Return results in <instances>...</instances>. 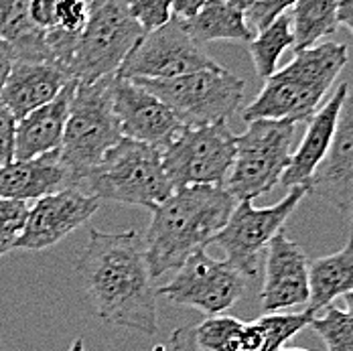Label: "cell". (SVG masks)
<instances>
[{
	"label": "cell",
	"instance_id": "f1b7e54d",
	"mask_svg": "<svg viewBox=\"0 0 353 351\" xmlns=\"http://www.w3.org/2000/svg\"><path fill=\"white\" fill-rule=\"evenodd\" d=\"M29 205L17 199H0V258L14 250L25 221H27Z\"/></svg>",
	"mask_w": 353,
	"mask_h": 351
},
{
	"label": "cell",
	"instance_id": "ffe728a7",
	"mask_svg": "<svg viewBox=\"0 0 353 351\" xmlns=\"http://www.w3.org/2000/svg\"><path fill=\"white\" fill-rule=\"evenodd\" d=\"M75 187L70 173L59 163L57 150L29 161H10L0 165V199L29 201L43 195Z\"/></svg>",
	"mask_w": 353,
	"mask_h": 351
},
{
	"label": "cell",
	"instance_id": "7c38bea8",
	"mask_svg": "<svg viewBox=\"0 0 353 351\" xmlns=\"http://www.w3.org/2000/svg\"><path fill=\"white\" fill-rule=\"evenodd\" d=\"M213 68H219V63H215L187 33L183 21L173 17L167 25L141 37L116 75L130 79H171Z\"/></svg>",
	"mask_w": 353,
	"mask_h": 351
},
{
	"label": "cell",
	"instance_id": "ba28073f",
	"mask_svg": "<svg viewBox=\"0 0 353 351\" xmlns=\"http://www.w3.org/2000/svg\"><path fill=\"white\" fill-rule=\"evenodd\" d=\"M296 124L288 120H252L236 134V154L223 189L236 201H254L281 183L292 154Z\"/></svg>",
	"mask_w": 353,
	"mask_h": 351
},
{
	"label": "cell",
	"instance_id": "52a82bcc",
	"mask_svg": "<svg viewBox=\"0 0 353 351\" xmlns=\"http://www.w3.org/2000/svg\"><path fill=\"white\" fill-rule=\"evenodd\" d=\"M134 81L167 106L183 126H205L228 122L244 100L246 81L232 71L219 68L199 70L171 79Z\"/></svg>",
	"mask_w": 353,
	"mask_h": 351
},
{
	"label": "cell",
	"instance_id": "3957f363",
	"mask_svg": "<svg viewBox=\"0 0 353 351\" xmlns=\"http://www.w3.org/2000/svg\"><path fill=\"white\" fill-rule=\"evenodd\" d=\"M350 59L345 43L325 41L296 51L294 59L274 71L260 94L242 110V118L252 120H288L309 122L321 108L323 98L333 88Z\"/></svg>",
	"mask_w": 353,
	"mask_h": 351
},
{
	"label": "cell",
	"instance_id": "277c9868",
	"mask_svg": "<svg viewBox=\"0 0 353 351\" xmlns=\"http://www.w3.org/2000/svg\"><path fill=\"white\" fill-rule=\"evenodd\" d=\"M81 185H88L92 195L100 201L150 211L173 193L163 169L161 150L126 137L108 150Z\"/></svg>",
	"mask_w": 353,
	"mask_h": 351
},
{
	"label": "cell",
	"instance_id": "74e56055",
	"mask_svg": "<svg viewBox=\"0 0 353 351\" xmlns=\"http://www.w3.org/2000/svg\"><path fill=\"white\" fill-rule=\"evenodd\" d=\"M337 25H343L347 31H353V0L337 2Z\"/></svg>",
	"mask_w": 353,
	"mask_h": 351
},
{
	"label": "cell",
	"instance_id": "7a4b0ae2",
	"mask_svg": "<svg viewBox=\"0 0 353 351\" xmlns=\"http://www.w3.org/2000/svg\"><path fill=\"white\" fill-rule=\"evenodd\" d=\"M236 203L223 185L183 187L159 203L142 238L150 279L179 270L191 254L205 250L225 225Z\"/></svg>",
	"mask_w": 353,
	"mask_h": 351
},
{
	"label": "cell",
	"instance_id": "836d02e7",
	"mask_svg": "<svg viewBox=\"0 0 353 351\" xmlns=\"http://www.w3.org/2000/svg\"><path fill=\"white\" fill-rule=\"evenodd\" d=\"M14 132L17 120L6 106L0 104V165L14 161Z\"/></svg>",
	"mask_w": 353,
	"mask_h": 351
},
{
	"label": "cell",
	"instance_id": "d6986e66",
	"mask_svg": "<svg viewBox=\"0 0 353 351\" xmlns=\"http://www.w3.org/2000/svg\"><path fill=\"white\" fill-rule=\"evenodd\" d=\"M77 81L71 79L65 88L45 106L29 112L17 122L14 132V159L29 161L47 152H55L65 130L71 98Z\"/></svg>",
	"mask_w": 353,
	"mask_h": 351
},
{
	"label": "cell",
	"instance_id": "d590c367",
	"mask_svg": "<svg viewBox=\"0 0 353 351\" xmlns=\"http://www.w3.org/2000/svg\"><path fill=\"white\" fill-rule=\"evenodd\" d=\"M208 0H171V12L179 21H189L193 19Z\"/></svg>",
	"mask_w": 353,
	"mask_h": 351
},
{
	"label": "cell",
	"instance_id": "603a6c76",
	"mask_svg": "<svg viewBox=\"0 0 353 351\" xmlns=\"http://www.w3.org/2000/svg\"><path fill=\"white\" fill-rule=\"evenodd\" d=\"M187 33L199 45L213 41H238L250 43L254 33L246 25V17L240 8L225 0H208L205 6L189 21H183Z\"/></svg>",
	"mask_w": 353,
	"mask_h": 351
},
{
	"label": "cell",
	"instance_id": "4dcf8cb0",
	"mask_svg": "<svg viewBox=\"0 0 353 351\" xmlns=\"http://www.w3.org/2000/svg\"><path fill=\"white\" fill-rule=\"evenodd\" d=\"M294 0H254L252 6L244 12L246 25L256 35L262 29H266L272 21L283 17L286 10H290Z\"/></svg>",
	"mask_w": 353,
	"mask_h": 351
},
{
	"label": "cell",
	"instance_id": "9c48e42d",
	"mask_svg": "<svg viewBox=\"0 0 353 351\" xmlns=\"http://www.w3.org/2000/svg\"><path fill=\"white\" fill-rule=\"evenodd\" d=\"M236 154V134L228 122L183 126L161 150L173 191L193 185H223Z\"/></svg>",
	"mask_w": 353,
	"mask_h": 351
},
{
	"label": "cell",
	"instance_id": "e0dca14e",
	"mask_svg": "<svg viewBox=\"0 0 353 351\" xmlns=\"http://www.w3.org/2000/svg\"><path fill=\"white\" fill-rule=\"evenodd\" d=\"M350 98V83L343 81L337 86V90L333 92V96L321 104L315 116L307 122V130L305 137L299 144V148L290 154L288 167L284 169L281 183L284 187H305L307 191V183L313 175V171L317 169V165L323 161L329 144L333 141V134L337 130V122H339V114L341 108L345 104V100Z\"/></svg>",
	"mask_w": 353,
	"mask_h": 351
},
{
	"label": "cell",
	"instance_id": "44dd1931",
	"mask_svg": "<svg viewBox=\"0 0 353 351\" xmlns=\"http://www.w3.org/2000/svg\"><path fill=\"white\" fill-rule=\"evenodd\" d=\"M353 288V244L345 242L335 254L309 262V303L307 309L321 313L339 297H350Z\"/></svg>",
	"mask_w": 353,
	"mask_h": 351
},
{
	"label": "cell",
	"instance_id": "b9f144b4",
	"mask_svg": "<svg viewBox=\"0 0 353 351\" xmlns=\"http://www.w3.org/2000/svg\"><path fill=\"white\" fill-rule=\"evenodd\" d=\"M88 2H90V0H88Z\"/></svg>",
	"mask_w": 353,
	"mask_h": 351
},
{
	"label": "cell",
	"instance_id": "9a60e30c",
	"mask_svg": "<svg viewBox=\"0 0 353 351\" xmlns=\"http://www.w3.org/2000/svg\"><path fill=\"white\" fill-rule=\"evenodd\" d=\"M264 270L260 292L264 313H281L309 303V258L284 232H279L266 246Z\"/></svg>",
	"mask_w": 353,
	"mask_h": 351
},
{
	"label": "cell",
	"instance_id": "d4e9b609",
	"mask_svg": "<svg viewBox=\"0 0 353 351\" xmlns=\"http://www.w3.org/2000/svg\"><path fill=\"white\" fill-rule=\"evenodd\" d=\"M292 43H294L292 21H290V14L284 12L283 17L272 21L266 29L256 33L248 43L256 73L262 79H268L276 71V63L281 55L288 47H292Z\"/></svg>",
	"mask_w": 353,
	"mask_h": 351
},
{
	"label": "cell",
	"instance_id": "ab89813d",
	"mask_svg": "<svg viewBox=\"0 0 353 351\" xmlns=\"http://www.w3.org/2000/svg\"><path fill=\"white\" fill-rule=\"evenodd\" d=\"M68 351H83V339H81V337H77V339L71 343L70 350Z\"/></svg>",
	"mask_w": 353,
	"mask_h": 351
},
{
	"label": "cell",
	"instance_id": "e575fe53",
	"mask_svg": "<svg viewBox=\"0 0 353 351\" xmlns=\"http://www.w3.org/2000/svg\"><path fill=\"white\" fill-rule=\"evenodd\" d=\"M154 351H201L195 343V335H193V327L185 325L175 329L169 339L163 345H157Z\"/></svg>",
	"mask_w": 353,
	"mask_h": 351
},
{
	"label": "cell",
	"instance_id": "60d3db41",
	"mask_svg": "<svg viewBox=\"0 0 353 351\" xmlns=\"http://www.w3.org/2000/svg\"><path fill=\"white\" fill-rule=\"evenodd\" d=\"M279 351H309V350H301V348H281Z\"/></svg>",
	"mask_w": 353,
	"mask_h": 351
},
{
	"label": "cell",
	"instance_id": "30bf717a",
	"mask_svg": "<svg viewBox=\"0 0 353 351\" xmlns=\"http://www.w3.org/2000/svg\"><path fill=\"white\" fill-rule=\"evenodd\" d=\"M305 187H290L283 201L270 208H256L254 201H238L225 225L213 236L212 244L223 250L225 262L252 279L270 240L283 232L284 223L305 199Z\"/></svg>",
	"mask_w": 353,
	"mask_h": 351
},
{
	"label": "cell",
	"instance_id": "6da1fadb",
	"mask_svg": "<svg viewBox=\"0 0 353 351\" xmlns=\"http://www.w3.org/2000/svg\"><path fill=\"white\" fill-rule=\"evenodd\" d=\"M75 270L94 315L104 325L157 335V288L139 232L92 230Z\"/></svg>",
	"mask_w": 353,
	"mask_h": 351
},
{
	"label": "cell",
	"instance_id": "484cf974",
	"mask_svg": "<svg viewBox=\"0 0 353 351\" xmlns=\"http://www.w3.org/2000/svg\"><path fill=\"white\" fill-rule=\"evenodd\" d=\"M347 309L325 307L323 313H315L309 327L325 343L327 351H353V317H352V294L345 297Z\"/></svg>",
	"mask_w": 353,
	"mask_h": 351
},
{
	"label": "cell",
	"instance_id": "8fae6325",
	"mask_svg": "<svg viewBox=\"0 0 353 351\" xmlns=\"http://www.w3.org/2000/svg\"><path fill=\"white\" fill-rule=\"evenodd\" d=\"M244 279L230 262L215 260L205 250H197L183 262L173 281L157 288V297L176 307L195 309L205 317L221 315L244 297Z\"/></svg>",
	"mask_w": 353,
	"mask_h": 351
},
{
	"label": "cell",
	"instance_id": "ac0fdd59",
	"mask_svg": "<svg viewBox=\"0 0 353 351\" xmlns=\"http://www.w3.org/2000/svg\"><path fill=\"white\" fill-rule=\"evenodd\" d=\"M71 77L47 61H14L0 88V104L19 122L29 112L51 102Z\"/></svg>",
	"mask_w": 353,
	"mask_h": 351
},
{
	"label": "cell",
	"instance_id": "2e32d148",
	"mask_svg": "<svg viewBox=\"0 0 353 351\" xmlns=\"http://www.w3.org/2000/svg\"><path fill=\"white\" fill-rule=\"evenodd\" d=\"M307 195H315L350 217L353 210V108L350 98L341 108L337 130L323 161L307 183Z\"/></svg>",
	"mask_w": 353,
	"mask_h": 351
},
{
	"label": "cell",
	"instance_id": "d6a6232c",
	"mask_svg": "<svg viewBox=\"0 0 353 351\" xmlns=\"http://www.w3.org/2000/svg\"><path fill=\"white\" fill-rule=\"evenodd\" d=\"M29 19L33 27L43 33L57 29V0H31Z\"/></svg>",
	"mask_w": 353,
	"mask_h": 351
},
{
	"label": "cell",
	"instance_id": "1f68e13d",
	"mask_svg": "<svg viewBox=\"0 0 353 351\" xmlns=\"http://www.w3.org/2000/svg\"><path fill=\"white\" fill-rule=\"evenodd\" d=\"M88 0H57V31L77 37L88 21Z\"/></svg>",
	"mask_w": 353,
	"mask_h": 351
},
{
	"label": "cell",
	"instance_id": "5bb4252c",
	"mask_svg": "<svg viewBox=\"0 0 353 351\" xmlns=\"http://www.w3.org/2000/svg\"><path fill=\"white\" fill-rule=\"evenodd\" d=\"M100 210V199L83 193L79 187H68L35 199L29 208L23 234L14 250L41 252L49 250L71 232L88 223V219Z\"/></svg>",
	"mask_w": 353,
	"mask_h": 351
},
{
	"label": "cell",
	"instance_id": "f546056e",
	"mask_svg": "<svg viewBox=\"0 0 353 351\" xmlns=\"http://www.w3.org/2000/svg\"><path fill=\"white\" fill-rule=\"evenodd\" d=\"M128 14L137 21L142 33L157 31L173 19L171 0H122Z\"/></svg>",
	"mask_w": 353,
	"mask_h": 351
},
{
	"label": "cell",
	"instance_id": "f35d334b",
	"mask_svg": "<svg viewBox=\"0 0 353 351\" xmlns=\"http://www.w3.org/2000/svg\"><path fill=\"white\" fill-rule=\"evenodd\" d=\"M225 2H230L232 6H236V8H240L242 12H246L248 8L252 6V2H254V0H225Z\"/></svg>",
	"mask_w": 353,
	"mask_h": 351
},
{
	"label": "cell",
	"instance_id": "8d00e7d4",
	"mask_svg": "<svg viewBox=\"0 0 353 351\" xmlns=\"http://www.w3.org/2000/svg\"><path fill=\"white\" fill-rule=\"evenodd\" d=\"M14 61H17V57H14L12 47L0 37V88H2V83H4V79H6V75H8Z\"/></svg>",
	"mask_w": 353,
	"mask_h": 351
},
{
	"label": "cell",
	"instance_id": "8992f818",
	"mask_svg": "<svg viewBox=\"0 0 353 351\" xmlns=\"http://www.w3.org/2000/svg\"><path fill=\"white\" fill-rule=\"evenodd\" d=\"M142 35L122 0H90L88 21L75 39L65 73L77 83L114 75Z\"/></svg>",
	"mask_w": 353,
	"mask_h": 351
},
{
	"label": "cell",
	"instance_id": "7402d4cb",
	"mask_svg": "<svg viewBox=\"0 0 353 351\" xmlns=\"http://www.w3.org/2000/svg\"><path fill=\"white\" fill-rule=\"evenodd\" d=\"M29 2L31 0H0V37L12 47L17 61L51 63L47 33L33 27Z\"/></svg>",
	"mask_w": 353,
	"mask_h": 351
},
{
	"label": "cell",
	"instance_id": "4316f807",
	"mask_svg": "<svg viewBox=\"0 0 353 351\" xmlns=\"http://www.w3.org/2000/svg\"><path fill=\"white\" fill-rule=\"evenodd\" d=\"M244 323L236 317L212 315L193 327L195 343L201 351H240Z\"/></svg>",
	"mask_w": 353,
	"mask_h": 351
},
{
	"label": "cell",
	"instance_id": "83f0119b",
	"mask_svg": "<svg viewBox=\"0 0 353 351\" xmlns=\"http://www.w3.org/2000/svg\"><path fill=\"white\" fill-rule=\"evenodd\" d=\"M315 313L311 309H305L301 313H266L256 319V327L262 333V351H279L288 343L299 331L309 327Z\"/></svg>",
	"mask_w": 353,
	"mask_h": 351
},
{
	"label": "cell",
	"instance_id": "4fadbf2b",
	"mask_svg": "<svg viewBox=\"0 0 353 351\" xmlns=\"http://www.w3.org/2000/svg\"><path fill=\"white\" fill-rule=\"evenodd\" d=\"M110 102L122 137L146 142L163 150L176 137L183 124L157 96L130 77H110Z\"/></svg>",
	"mask_w": 353,
	"mask_h": 351
},
{
	"label": "cell",
	"instance_id": "5b68a950",
	"mask_svg": "<svg viewBox=\"0 0 353 351\" xmlns=\"http://www.w3.org/2000/svg\"><path fill=\"white\" fill-rule=\"evenodd\" d=\"M110 77L112 75L92 83H77L71 98L57 157L75 187L83 183L88 173L122 139L110 102Z\"/></svg>",
	"mask_w": 353,
	"mask_h": 351
},
{
	"label": "cell",
	"instance_id": "cb8c5ba5",
	"mask_svg": "<svg viewBox=\"0 0 353 351\" xmlns=\"http://www.w3.org/2000/svg\"><path fill=\"white\" fill-rule=\"evenodd\" d=\"M337 2L339 0H294L290 14L292 21V49L303 51L331 37L337 29Z\"/></svg>",
	"mask_w": 353,
	"mask_h": 351
}]
</instances>
